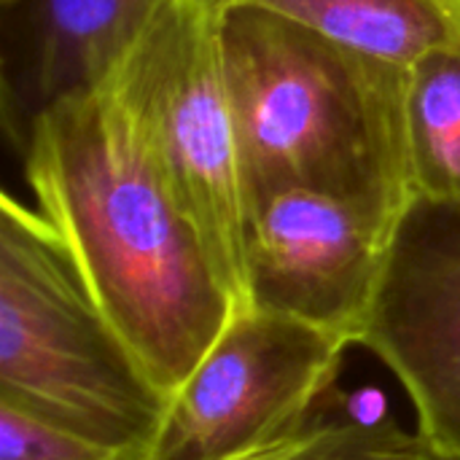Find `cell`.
I'll list each match as a JSON object with an SVG mask.
<instances>
[{"mask_svg": "<svg viewBox=\"0 0 460 460\" xmlns=\"http://www.w3.org/2000/svg\"><path fill=\"white\" fill-rule=\"evenodd\" d=\"M358 348L396 377L434 456L460 460V202H412Z\"/></svg>", "mask_w": 460, "mask_h": 460, "instance_id": "obj_7", "label": "cell"}, {"mask_svg": "<svg viewBox=\"0 0 460 460\" xmlns=\"http://www.w3.org/2000/svg\"><path fill=\"white\" fill-rule=\"evenodd\" d=\"M19 154L35 208L151 380L172 396L240 302L146 159L113 89L102 81L40 113Z\"/></svg>", "mask_w": 460, "mask_h": 460, "instance_id": "obj_1", "label": "cell"}, {"mask_svg": "<svg viewBox=\"0 0 460 460\" xmlns=\"http://www.w3.org/2000/svg\"><path fill=\"white\" fill-rule=\"evenodd\" d=\"M407 164L415 199L460 202V51L407 70Z\"/></svg>", "mask_w": 460, "mask_h": 460, "instance_id": "obj_10", "label": "cell"}, {"mask_svg": "<svg viewBox=\"0 0 460 460\" xmlns=\"http://www.w3.org/2000/svg\"><path fill=\"white\" fill-rule=\"evenodd\" d=\"M272 453H275V450H272ZM267 456H270V453H267ZM259 458H264V456H259ZM259 458H253V460H259Z\"/></svg>", "mask_w": 460, "mask_h": 460, "instance_id": "obj_13", "label": "cell"}, {"mask_svg": "<svg viewBox=\"0 0 460 460\" xmlns=\"http://www.w3.org/2000/svg\"><path fill=\"white\" fill-rule=\"evenodd\" d=\"M105 84L245 310L243 178L221 54V8L213 0L167 3Z\"/></svg>", "mask_w": 460, "mask_h": 460, "instance_id": "obj_4", "label": "cell"}, {"mask_svg": "<svg viewBox=\"0 0 460 460\" xmlns=\"http://www.w3.org/2000/svg\"><path fill=\"white\" fill-rule=\"evenodd\" d=\"M0 460H129L102 445L0 404Z\"/></svg>", "mask_w": 460, "mask_h": 460, "instance_id": "obj_12", "label": "cell"}, {"mask_svg": "<svg viewBox=\"0 0 460 460\" xmlns=\"http://www.w3.org/2000/svg\"><path fill=\"white\" fill-rule=\"evenodd\" d=\"M353 345L261 307L237 310L170 396L148 460H253L302 437Z\"/></svg>", "mask_w": 460, "mask_h": 460, "instance_id": "obj_5", "label": "cell"}, {"mask_svg": "<svg viewBox=\"0 0 460 460\" xmlns=\"http://www.w3.org/2000/svg\"><path fill=\"white\" fill-rule=\"evenodd\" d=\"M0 404L148 460L170 396L38 208L0 197Z\"/></svg>", "mask_w": 460, "mask_h": 460, "instance_id": "obj_3", "label": "cell"}, {"mask_svg": "<svg viewBox=\"0 0 460 460\" xmlns=\"http://www.w3.org/2000/svg\"><path fill=\"white\" fill-rule=\"evenodd\" d=\"M221 54L243 202L305 186L407 216L404 67L248 5L221 8Z\"/></svg>", "mask_w": 460, "mask_h": 460, "instance_id": "obj_2", "label": "cell"}, {"mask_svg": "<svg viewBox=\"0 0 460 460\" xmlns=\"http://www.w3.org/2000/svg\"><path fill=\"white\" fill-rule=\"evenodd\" d=\"M402 221L305 186L248 197L243 202L248 307L291 315L358 348Z\"/></svg>", "mask_w": 460, "mask_h": 460, "instance_id": "obj_6", "label": "cell"}, {"mask_svg": "<svg viewBox=\"0 0 460 460\" xmlns=\"http://www.w3.org/2000/svg\"><path fill=\"white\" fill-rule=\"evenodd\" d=\"M291 19L348 49L410 70L429 54L460 51V0H213Z\"/></svg>", "mask_w": 460, "mask_h": 460, "instance_id": "obj_9", "label": "cell"}, {"mask_svg": "<svg viewBox=\"0 0 460 460\" xmlns=\"http://www.w3.org/2000/svg\"><path fill=\"white\" fill-rule=\"evenodd\" d=\"M167 3L0 0V102L16 151L40 113L100 86Z\"/></svg>", "mask_w": 460, "mask_h": 460, "instance_id": "obj_8", "label": "cell"}, {"mask_svg": "<svg viewBox=\"0 0 460 460\" xmlns=\"http://www.w3.org/2000/svg\"><path fill=\"white\" fill-rule=\"evenodd\" d=\"M259 460H442L420 439L388 415L318 418L302 437Z\"/></svg>", "mask_w": 460, "mask_h": 460, "instance_id": "obj_11", "label": "cell"}]
</instances>
